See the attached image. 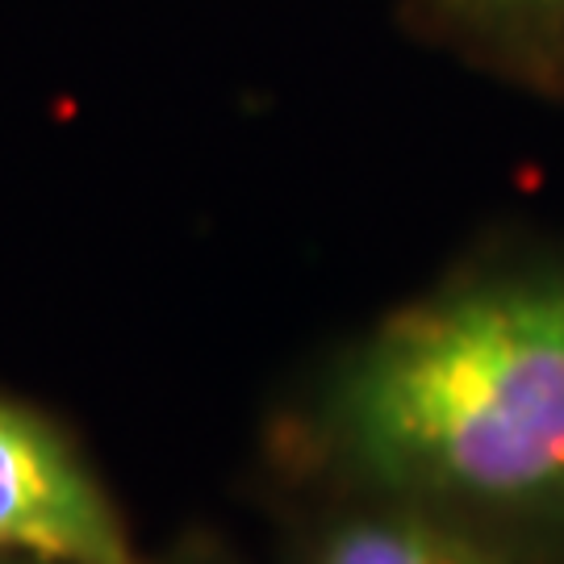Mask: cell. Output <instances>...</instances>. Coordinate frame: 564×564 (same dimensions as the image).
I'll use <instances>...</instances> for the list:
<instances>
[{"instance_id": "obj_1", "label": "cell", "mask_w": 564, "mask_h": 564, "mask_svg": "<svg viewBox=\"0 0 564 564\" xmlns=\"http://www.w3.org/2000/svg\"><path fill=\"white\" fill-rule=\"evenodd\" d=\"M326 440L384 502L564 531V251L393 310L326 389Z\"/></svg>"}, {"instance_id": "obj_3", "label": "cell", "mask_w": 564, "mask_h": 564, "mask_svg": "<svg viewBox=\"0 0 564 564\" xmlns=\"http://www.w3.org/2000/svg\"><path fill=\"white\" fill-rule=\"evenodd\" d=\"M305 564H510L481 527L426 506L381 502L326 531Z\"/></svg>"}, {"instance_id": "obj_2", "label": "cell", "mask_w": 564, "mask_h": 564, "mask_svg": "<svg viewBox=\"0 0 564 564\" xmlns=\"http://www.w3.org/2000/svg\"><path fill=\"white\" fill-rule=\"evenodd\" d=\"M0 556L142 564L118 506L80 452L34 410L0 398Z\"/></svg>"}, {"instance_id": "obj_4", "label": "cell", "mask_w": 564, "mask_h": 564, "mask_svg": "<svg viewBox=\"0 0 564 564\" xmlns=\"http://www.w3.org/2000/svg\"><path fill=\"white\" fill-rule=\"evenodd\" d=\"M485 4H498V9H552L564 0H485Z\"/></svg>"}, {"instance_id": "obj_5", "label": "cell", "mask_w": 564, "mask_h": 564, "mask_svg": "<svg viewBox=\"0 0 564 564\" xmlns=\"http://www.w3.org/2000/svg\"><path fill=\"white\" fill-rule=\"evenodd\" d=\"M0 564H34V561H13V556H0Z\"/></svg>"}]
</instances>
